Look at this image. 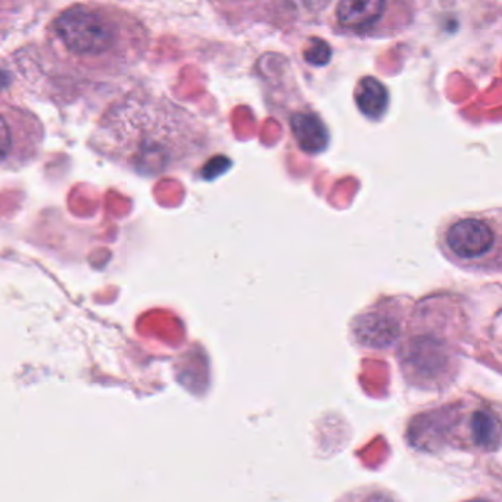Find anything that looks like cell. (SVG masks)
<instances>
[{
  "mask_svg": "<svg viewBox=\"0 0 502 502\" xmlns=\"http://www.w3.org/2000/svg\"><path fill=\"white\" fill-rule=\"evenodd\" d=\"M195 124L179 105L133 90L114 100L89 137L96 154L143 177H158L195 152Z\"/></svg>",
  "mask_w": 502,
  "mask_h": 502,
  "instance_id": "6da1fadb",
  "label": "cell"
},
{
  "mask_svg": "<svg viewBox=\"0 0 502 502\" xmlns=\"http://www.w3.org/2000/svg\"><path fill=\"white\" fill-rule=\"evenodd\" d=\"M42 46L52 70L71 79L108 81L141 63L149 49V31L129 9L77 4L47 22Z\"/></svg>",
  "mask_w": 502,
  "mask_h": 502,
  "instance_id": "7a4b0ae2",
  "label": "cell"
},
{
  "mask_svg": "<svg viewBox=\"0 0 502 502\" xmlns=\"http://www.w3.org/2000/svg\"><path fill=\"white\" fill-rule=\"evenodd\" d=\"M440 252L454 266L474 273L501 268V212H456L447 217L436 233Z\"/></svg>",
  "mask_w": 502,
  "mask_h": 502,
  "instance_id": "3957f363",
  "label": "cell"
},
{
  "mask_svg": "<svg viewBox=\"0 0 502 502\" xmlns=\"http://www.w3.org/2000/svg\"><path fill=\"white\" fill-rule=\"evenodd\" d=\"M45 140L42 121L0 96V168L15 170L38 158Z\"/></svg>",
  "mask_w": 502,
  "mask_h": 502,
  "instance_id": "277c9868",
  "label": "cell"
},
{
  "mask_svg": "<svg viewBox=\"0 0 502 502\" xmlns=\"http://www.w3.org/2000/svg\"><path fill=\"white\" fill-rule=\"evenodd\" d=\"M398 4L383 0H342L335 6L333 22L337 31L358 38L394 33L398 18L407 13H396Z\"/></svg>",
  "mask_w": 502,
  "mask_h": 502,
  "instance_id": "5b68a950",
  "label": "cell"
},
{
  "mask_svg": "<svg viewBox=\"0 0 502 502\" xmlns=\"http://www.w3.org/2000/svg\"><path fill=\"white\" fill-rule=\"evenodd\" d=\"M398 319L394 314L385 311L367 312L360 317L355 326V335L365 346L387 348L399 336Z\"/></svg>",
  "mask_w": 502,
  "mask_h": 502,
  "instance_id": "8992f818",
  "label": "cell"
},
{
  "mask_svg": "<svg viewBox=\"0 0 502 502\" xmlns=\"http://www.w3.org/2000/svg\"><path fill=\"white\" fill-rule=\"evenodd\" d=\"M289 124L299 149L305 154L319 155L328 148L330 134L324 121L316 114L307 111L292 114Z\"/></svg>",
  "mask_w": 502,
  "mask_h": 502,
  "instance_id": "52a82bcc",
  "label": "cell"
},
{
  "mask_svg": "<svg viewBox=\"0 0 502 502\" xmlns=\"http://www.w3.org/2000/svg\"><path fill=\"white\" fill-rule=\"evenodd\" d=\"M353 99L365 118L379 121L387 114L389 106V91L380 80L365 75L358 80L353 90Z\"/></svg>",
  "mask_w": 502,
  "mask_h": 502,
  "instance_id": "ba28073f",
  "label": "cell"
},
{
  "mask_svg": "<svg viewBox=\"0 0 502 502\" xmlns=\"http://www.w3.org/2000/svg\"><path fill=\"white\" fill-rule=\"evenodd\" d=\"M303 58L308 64L316 65V67H323L328 64L332 58V49L328 42H324L321 38H314L308 42L303 50Z\"/></svg>",
  "mask_w": 502,
  "mask_h": 502,
  "instance_id": "9c48e42d",
  "label": "cell"
},
{
  "mask_svg": "<svg viewBox=\"0 0 502 502\" xmlns=\"http://www.w3.org/2000/svg\"><path fill=\"white\" fill-rule=\"evenodd\" d=\"M339 502H398V499L387 490L369 488V489L353 490Z\"/></svg>",
  "mask_w": 502,
  "mask_h": 502,
  "instance_id": "30bf717a",
  "label": "cell"
},
{
  "mask_svg": "<svg viewBox=\"0 0 502 502\" xmlns=\"http://www.w3.org/2000/svg\"><path fill=\"white\" fill-rule=\"evenodd\" d=\"M469 502H489V501H483V499H476V501H469Z\"/></svg>",
  "mask_w": 502,
  "mask_h": 502,
  "instance_id": "8fae6325",
  "label": "cell"
}]
</instances>
